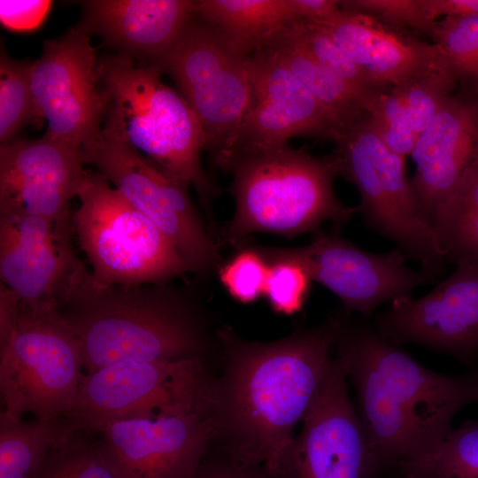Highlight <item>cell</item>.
<instances>
[{"label":"cell","instance_id":"8fae6325","mask_svg":"<svg viewBox=\"0 0 478 478\" xmlns=\"http://www.w3.org/2000/svg\"><path fill=\"white\" fill-rule=\"evenodd\" d=\"M81 158L161 231L190 272L204 276L220 268L218 244L197 212L189 188L132 148L102 135L81 150Z\"/></svg>","mask_w":478,"mask_h":478},{"label":"cell","instance_id":"ffe728a7","mask_svg":"<svg viewBox=\"0 0 478 478\" xmlns=\"http://www.w3.org/2000/svg\"><path fill=\"white\" fill-rule=\"evenodd\" d=\"M412 156L414 205L433 228L441 209L478 168V98L450 95L419 136Z\"/></svg>","mask_w":478,"mask_h":478},{"label":"cell","instance_id":"cb8c5ba5","mask_svg":"<svg viewBox=\"0 0 478 478\" xmlns=\"http://www.w3.org/2000/svg\"><path fill=\"white\" fill-rule=\"evenodd\" d=\"M195 15L217 29L245 58L258 49L269 33L301 20L297 0H198Z\"/></svg>","mask_w":478,"mask_h":478},{"label":"cell","instance_id":"3957f363","mask_svg":"<svg viewBox=\"0 0 478 478\" xmlns=\"http://www.w3.org/2000/svg\"><path fill=\"white\" fill-rule=\"evenodd\" d=\"M59 310L87 374L122 362L205 358L209 351L197 310L167 283L99 286L89 272Z\"/></svg>","mask_w":478,"mask_h":478},{"label":"cell","instance_id":"e575fe53","mask_svg":"<svg viewBox=\"0 0 478 478\" xmlns=\"http://www.w3.org/2000/svg\"><path fill=\"white\" fill-rule=\"evenodd\" d=\"M366 115L389 149L404 158L412 155L419 135L412 129L402 104L390 88L369 103Z\"/></svg>","mask_w":478,"mask_h":478},{"label":"cell","instance_id":"7402d4cb","mask_svg":"<svg viewBox=\"0 0 478 478\" xmlns=\"http://www.w3.org/2000/svg\"><path fill=\"white\" fill-rule=\"evenodd\" d=\"M191 0H90L81 23L120 56L157 63L195 13Z\"/></svg>","mask_w":478,"mask_h":478},{"label":"cell","instance_id":"5bb4252c","mask_svg":"<svg viewBox=\"0 0 478 478\" xmlns=\"http://www.w3.org/2000/svg\"><path fill=\"white\" fill-rule=\"evenodd\" d=\"M265 249L297 261L312 281L340 299L347 312L364 316L385 302L411 296L414 289L436 281L435 276L409 268L399 248L369 252L343 238L337 229L314 231L305 246Z\"/></svg>","mask_w":478,"mask_h":478},{"label":"cell","instance_id":"ac0fdd59","mask_svg":"<svg viewBox=\"0 0 478 478\" xmlns=\"http://www.w3.org/2000/svg\"><path fill=\"white\" fill-rule=\"evenodd\" d=\"M252 103L235 141L237 155L284 147L298 135L334 141L342 127L285 66L260 50L247 57Z\"/></svg>","mask_w":478,"mask_h":478},{"label":"cell","instance_id":"30bf717a","mask_svg":"<svg viewBox=\"0 0 478 478\" xmlns=\"http://www.w3.org/2000/svg\"><path fill=\"white\" fill-rule=\"evenodd\" d=\"M204 358L122 362L83 374L71 406L58 420L65 432L89 433L148 411L207 412L212 375Z\"/></svg>","mask_w":478,"mask_h":478},{"label":"cell","instance_id":"d6986e66","mask_svg":"<svg viewBox=\"0 0 478 478\" xmlns=\"http://www.w3.org/2000/svg\"><path fill=\"white\" fill-rule=\"evenodd\" d=\"M80 150L43 135L0 146V212H24L55 222L72 219L87 169Z\"/></svg>","mask_w":478,"mask_h":478},{"label":"cell","instance_id":"f546056e","mask_svg":"<svg viewBox=\"0 0 478 478\" xmlns=\"http://www.w3.org/2000/svg\"><path fill=\"white\" fill-rule=\"evenodd\" d=\"M456 81L449 66H444L390 88L402 104L412 129L419 136L451 95Z\"/></svg>","mask_w":478,"mask_h":478},{"label":"cell","instance_id":"f1b7e54d","mask_svg":"<svg viewBox=\"0 0 478 478\" xmlns=\"http://www.w3.org/2000/svg\"><path fill=\"white\" fill-rule=\"evenodd\" d=\"M32 64L0 56V142L17 138L27 124H41L31 88Z\"/></svg>","mask_w":478,"mask_h":478},{"label":"cell","instance_id":"4fadbf2b","mask_svg":"<svg viewBox=\"0 0 478 478\" xmlns=\"http://www.w3.org/2000/svg\"><path fill=\"white\" fill-rule=\"evenodd\" d=\"M97 433L120 478H194L217 440L209 414L197 409L135 413Z\"/></svg>","mask_w":478,"mask_h":478},{"label":"cell","instance_id":"7a4b0ae2","mask_svg":"<svg viewBox=\"0 0 478 478\" xmlns=\"http://www.w3.org/2000/svg\"><path fill=\"white\" fill-rule=\"evenodd\" d=\"M335 345L356 389L360 421L384 472L439 442L451 430L455 415L478 402L476 375L432 371L367 323L341 319Z\"/></svg>","mask_w":478,"mask_h":478},{"label":"cell","instance_id":"277c9868","mask_svg":"<svg viewBox=\"0 0 478 478\" xmlns=\"http://www.w3.org/2000/svg\"><path fill=\"white\" fill-rule=\"evenodd\" d=\"M97 72L105 103L101 135L193 187L210 213L218 189L203 169L205 138L185 98L162 81V71L154 65L107 55L98 60Z\"/></svg>","mask_w":478,"mask_h":478},{"label":"cell","instance_id":"2e32d148","mask_svg":"<svg viewBox=\"0 0 478 478\" xmlns=\"http://www.w3.org/2000/svg\"><path fill=\"white\" fill-rule=\"evenodd\" d=\"M72 219L0 212V278L27 305H57L89 274L72 245Z\"/></svg>","mask_w":478,"mask_h":478},{"label":"cell","instance_id":"9c48e42d","mask_svg":"<svg viewBox=\"0 0 478 478\" xmlns=\"http://www.w3.org/2000/svg\"><path fill=\"white\" fill-rule=\"evenodd\" d=\"M153 65L175 81L200 123L205 150L224 169L252 103L247 58L194 13L176 42Z\"/></svg>","mask_w":478,"mask_h":478},{"label":"cell","instance_id":"1f68e13d","mask_svg":"<svg viewBox=\"0 0 478 478\" xmlns=\"http://www.w3.org/2000/svg\"><path fill=\"white\" fill-rule=\"evenodd\" d=\"M298 37L311 54L327 69L366 97L369 103L383 89L373 82L336 45L319 24L307 21L292 22Z\"/></svg>","mask_w":478,"mask_h":478},{"label":"cell","instance_id":"484cf974","mask_svg":"<svg viewBox=\"0 0 478 478\" xmlns=\"http://www.w3.org/2000/svg\"><path fill=\"white\" fill-rule=\"evenodd\" d=\"M61 432L58 420L0 417V478H33Z\"/></svg>","mask_w":478,"mask_h":478},{"label":"cell","instance_id":"ab89813d","mask_svg":"<svg viewBox=\"0 0 478 478\" xmlns=\"http://www.w3.org/2000/svg\"><path fill=\"white\" fill-rule=\"evenodd\" d=\"M475 375H476V376L478 377V374H475Z\"/></svg>","mask_w":478,"mask_h":478},{"label":"cell","instance_id":"d6a6232c","mask_svg":"<svg viewBox=\"0 0 478 478\" xmlns=\"http://www.w3.org/2000/svg\"><path fill=\"white\" fill-rule=\"evenodd\" d=\"M269 266L264 296L272 309L279 313L292 314L302 309L311 289L312 279L296 260L258 247Z\"/></svg>","mask_w":478,"mask_h":478},{"label":"cell","instance_id":"ba28073f","mask_svg":"<svg viewBox=\"0 0 478 478\" xmlns=\"http://www.w3.org/2000/svg\"><path fill=\"white\" fill-rule=\"evenodd\" d=\"M329 155L337 175L359 194L356 211L374 232L393 241L421 271L436 276L449 260L435 230L418 214L405 174V158L383 143L366 112L344 127Z\"/></svg>","mask_w":478,"mask_h":478},{"label":"cell","instance_id":"44dd1931","mask_svg":"<svg viewBox=\"0 0 478 478\" xmlns=\"http://www.w3.org/2000/svg\"><path fill=\"white\" fill-rule=\"evenodd\" d=\"M376 85L389 89L447 66L435 43L417 40L368 15L347 12L317 23Z\"/></svg>","mask_w":478,"mask_h":478},{"label":"cell","instance_id":"83f0119b","mask_svg":"<svg viewBox=\"0 0 478 478\" xmlns=\"http://www.w3.org/2000/svg\"><path fill=\"white\" fill-rule=\"evenodd\" d=\"M83 434L62 428L33 478H120L100 440Z\"/></svg>","mask_w":478,"mask_h":478},{"label":"cell","instance_id":"6da1fadb","mask_svg":"<svg viewBox=\"0 0 478 478\" xmlns=\"http://www.w3.org/2000/svg\"><path fill=\"white\" fill-rule=\"evenodd\" d=\"M341 318L270 342L218 332L222 372L212 377L207 412L216 443L233 458L282 476L293 431L318 398L333 358Z\"/></svg>","mask_w":478,"mask_h":478},{"label":"cell","instance_id":"9a60e30c","mask_svg":"<svg viewBox=\"0 0 478 478\" xmlns=\"http://www.w3.org/2000/svg\"><path fill=\"white\" fill-rule=\"evenodd\" d=\"M347 380L336 356L285 459L284 478H379L385 473L349 397Z\"/></svg>","mask_w":478,"mask_h":478},{"label":"cell","instance_id":"8d00e7d4","mask_svg":"<svg viewBox=\"0 0 478 478\" xmlns=\"http://www.w3.org/2000/svg\"><path fill=\"white\" fill-rule=\"evenodd\" d=\"M194 478H284L263 465L247 464L233 458L215 443L200 464Z\"/></svg>","mask_w":478,"mask_h":478},{"label":"cell","instance_id":"4dcf8cb0","mask_svg":"<svg viewBox=\"0 0 478 478\" xmlns=\"http://www.w3.org/2000/svg\"><path fill=\"white\" fill-rule=\"evenodd\" d=\"M431 38L456 81L478 83V14L443 18Z\"/></svg>","mask_w":478,"mask_h":478},{"label":"cell","instance_id":"52a82bcc","mask_svg":"<svg viewBox=\"0 0 478 478\" xmlns=\"http://www.w3.org/2000/svg\"><path fill=\"white\" fill-rule=\"evenodd\" d=\"M72 226L93 283H167L190 269L171 242L100 173L87 169Z\"/></svg>","mask_w":478,"mask_h":478},{"label":"cell","instance_id":"836d02e7","mask_svg":"<svg viewBox=\"0 0 478 478\" xmlns=\"http://www.w3.org/2000/svg\"><path fill=\"white\" fill-rule=\"evenodd\" d=\"M268 266L258 247L243 246L220 266L219 278L234 299L250 304L264 296Z\"/></svg>","mask_w":478,"mask_h":478},{"label":"cell","instance_id":"4316f807","mask_svg":"<svg viewBox=\"0 0 478 478\" xmlns=\"http://www.w3.org/2000/svg\"><path fill=\"white\" fill-rule=\"evenodd\" d=\"M433 228L449 260L478 265V168L441 209Z\"/></svg>","mask_w":478,"mask_h":478},{"label":"cell","instance_id":"d4e9b609","mask_svg":"<svg viewBox=\"0 0 478 478\" xmlns=\"http://www.w3.org/2000/svg\"><path fill=\"white\" fill-rule=\"evenodd\" d=\"M398 478H478V420H466L392 470Z\"/></svg>","mask_w":478,"mask_h":478},{"label":"cell","instance_id":"8992f818","mask_svg":"<svg viewBox=\"0 0 478 478\" xmlns=\"http://www.w3.org/2000/svg\"><path fill=\"white\" fill-rule=\"evenodd\" d=\"M82 368L78 342L59 307L25 305L0 282V417L60 420Z\"/></svg>","mask_w":478,"mask_h":478},{"label":"cell","instance_id":"74e56055","mask_svg":"<svg viewBox=\"0 0 478 478\" xmlns=\"http://www.w3.org/2000/svg\"><path fill=\"white\" fill-rule=\"evenodd\" d=\"M50 1H0L2 25L12 31H31L37 28L47 15Z\"/></svg>","mask_w":478,"mask_h":478},{"label":"cell","instance_id":"e0dca14e","mask_svg":"<svg viewBox=\"0 0 478 478\" xmlns=\"http://www.w3.org/2000/svg\"><path fill=\"white\" fill-rule=\"evenodd\" d=\"M374 329L390 343H412L469 363L478 357V265L459 262L421 297L393 300Z\"/></svg>","mask_w":478,"mask_h":478},{"label":"cell","instance_id":"7c38bea8","mask_svg":"<svg viewBox=\"0 0 478 478\" xmlns=\"http://www.w3.org/2000/svg\"><path fill=\"white\" fill-rule=\"evenodd\" d=\"M90 34L82 25L43 42L32 64L31 88L44 135L81 150L102 131L104 97Z\"/></svg>","mask_w":478,"mask_h":478},{"label":"cell","instance_id":"d590c367","mask_svg":"<svg viewBox=\"0 0 478 478\" xmlns=\"http://www.w3.org/2000/svg\"><path fill=\"white\" fill-rule=\"evenodd\" d=\"M338 4L343 11L368 15L430 37L437 22L428 14L426 0H338Z\"/></svg>","mask_w":478,"mask_h":478},{"label":"cell","instance_id":"603a6c76","mask_svg":"<svg viewBox=\"0 0 478 478\" xmlns=\"http://www.w3.org/2000/svg\"><path fill=\"white\" fill-rule=\"evenodd\" d=\"M258 50L289 69L329 111L342 129L366 112L369 101L311 54L292 22L269 33Z\"/></svg>","mask_w":478,"mask_h":478},{"label":"cell","instance_id":"f35d334b","mask_svg":"<svg viewBox=\"0 0 478 478\" xmlns=\"http://www.w3.org/2000/svg\"><path fill=\"white\" fill-rule=\"evenodd\" d=\"M430 17H459L478 14V0H426Z\"/></svg>","mask_w":478,"mask_h":478},{"label":"cell","instance_id":"5b68a950","mask_svg":"<svg viewBox=\"0 0 478 478\" xmlns=\"http://www.w3.org/2000/svg\"><path fill=\"white\" fill-rule=\"evenodd\" d=\"M230 192L233 218L221 231L222 239L237 249L253 233L292 238L320 229L325 221L348 222L356 209L335 196L336 170L329 156L316 158L289 145L233 157Z\"/></svg>","mask_w":478,"mask_h":478}]
</instances>
